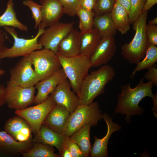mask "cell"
<instances>
[{"instance_id": "cell-1", "label": "cell", "mask_w": 157, "mask_h": 157, "mask_svg": "<svg viewBox=\"0 0 157 157\" xmlns=\"http://www.w3.org/2000/svg\"><path fill=\"white\" fill-rule=\"evenodd\" d=\"M153 86L150 81L144 83L143 78L134 88H131L129 83L121 85V92L118 96L117 105L114 110L115 114L119 113L126 115L125 119L127 123L130 122L131 116L142 114L144 110L142 107L139 106V104L146 97L153 98Z\"/></svg>"}, {"instance_id": "cell-2", "label": "cell", "mask_w": 157, "mask_h": 157, "mask_svg": "<svg viewBox=\"0 0 157 157\" xmlns=\"http://www.w3.org/2000/svg\"><path fill=\"white\" fill-rule=\"evenodd\" d=\"M115 75L114 68L107 64L88 74L80 87L79 105H88L93 102L95 98L104 92L106 85Z\"/></svg>"}, {"instance_id": "cell-3", "label": "cell", "mask_w": 157, "mask_h": 157, "mask_svg": "<svg viewBox=\"0 0 157 157\" xmlns=\"http://www.w3.org/2000/svg\"><path fill=\"white\" fill-rule=\"evenodd\" d=\"M147 11H142L133 23L135 35L129 43L122 45L121 53L123 58L131 64H137L144 57L150 44L145 33Z\"/></svg>"}, {"instance_id": "cell-4", "label": "cell", "mask_w": 157, "mask_h": 157, "mask_svg": "<svg viewBox=\"0 0 157 157\" xmlns=\"http://www.w3.org/2000/svg\"><path fill=\"white\" fill-rule=\"evenodd\" d=\"M56 54L72 91L78 96L82 83L92 67L90 58L80 54L70 57Z\"/></svg>"}, {"instance_id": "cell-5", "label": "cell", "mask_w": 157, "mask_h": 157, "mask_svg": "<svg viewBox=\"0 0 157 157\" xmlns=\"http://www.w3.org/2000/svg\"><path fill=\"white\" fill-rule=\"evenodd\" d=\"M101 111L97 102L88 105H79L69 116L62 134L69 137L76 132L88 124L96 126L102 117Z\"/></svg>"}, {"instance_id": "cell-6", "label": "cell", "mask_w": 157, "mask_h": 157, "mask_svg": "<svg viewBox=\"0 0 157 157\" xmlns=\"http://www.w3.org/2000/svg\"><path fill=\"white\" fill-rule=\"evenodd\" d=\"M3 28L13 38L14 43L12 47L7 48L1 54L0 56L1 60L4 58L25 56L35 51L42 49L43 47L38 42V38L45 29L38 28L34 37L26 39L19 37L17 32L14 28L5 26Z\"/></svg>"}, {"instance_id": "cell-7", "label": "cell", "mask_w": 157, "mask_h": 157, "mask_svg": "<svg viewBox=\"0 0 157 157\" xmlns=\"http://www.w3.org/2000/svg\"><path fill=\"white\" fill-rule=\"evenodd\" d=\"M40 81L52 76L61 68L56 54L44 48L28 55Z\"/></svg>"}, {"instance_id": "cell-8", "label": "cell", "mask_w": 157, "mask_h": 157, "mask_svg": "<svg viewBox=\"0 0 157 157\" xmlns=\"http://www.w3.org/2000/svg\"><path fill=\"white\" fill-rule=\"evenodd\" d=\"M56 104L50 94L43 102L33 106L16 110L15 113L27 122L32 132L36 135L47 116Z\"/></svg>"}, {"instance_id": "cell-9", "label": "cell", "mask_w": 157, "mask_h": 157, "mask_svg": "<svg viewBox=\"0 0 157 157\" xmlns=\"http://www.w3.org/2000/svg\"><path fill=\"white\" fill-rule=\"evenodd\" d=\"M6 84V103L9 108L16 110H21L34 103L35 89L34 86L23 87L9 81Z\"/></svg>"}, {"instance_id": "cell-10", "label": "cell", "mask_w": 157, "mask_h": 157, "mask_svg": "<svg viewBox=\"0 0 157 157\" xmlns=\"http://www.w3.org/2000/svg\"><path fill=\"white\" fill-rule=\"evenodd\" d=\"M74 22L63 23L58 21L50 26L41 35L38 40L44 48L56 54L61 41L72 30Z\"/></svg>"}, {"instance_id": "cell-11", "label": "cell", "mask_w": 157, "mask_h": 157, "mask_svg": "<svg viewBox=\"0 0 157 157\" xmlns=\"http://www.w3.org/2000/svg\"><path fill=\"white\" fill-rule=\"evenodd\" d=\"M28 56L23 57L10 70L9 81L24 88L33 86L40 81Z\"/></svg>"}, {"instance_id": "cell-12", "label": "cell", "mask_w": 157, "mask_h": 157, "mask_svg": "<svg viewBox=\"0 0 157 157\" xmlns=\"http://www.w3.org/2000/svg\"><path fill=\"white\" fill-rule=\"evenodd\" d=\"M71 88L67 78L60 83L51 94L56 104L64 106L70 113L79 105L78 96L71 90Z\"/></svg>"}, {"instance_id": "cell-13", "label": "cell", "mask_w": 157, "mask_h": 157, "mask_svg": "<svg viewBox=\"0 0 157 157\" xmlns=\"http://www.w3.org/2000/svg\"><path fill=\"white\" fill-rule=\"evenodd\" d=\"M117 48L114 36L101 38L95 51L90 57L92 67L106 65L115 56Z\"/></svg>"}, {"instance_id": "cell-14", "label": "cell", "mask_w": 157, "mask_h": 157, "mask_svg": "<svg viewBox=\"0 0 157 157\" xmlns=\"http://www.w3.org/2000/svg\"><path fill=\"white\" fill-rule=\"evenodd\" d=\"M102 117L106 124L107 132L105 136L101 139L94 136V143L90 151L92 157H108L107 147L109 139L112 133L121 129L119 125L112 121V118L108 114L104 113L102 114Z\"/></svg>"}, {"instance_id": "cell-15", "label": "cell", "mask_w": 157, "mask_h": 157, "mask_svg": "<svg viewBox=\"0 0 157 157\" xmlns=\"http://www.w3.org/2000/svg\"><path fill=\"white\" fill-rule=\"evenodd\" d=\"M67 77L62 68L52 76L37 83L35 88L37 90L34 103L37 104L42 103L48 98L58 85Z\"/></svg>"}, {"instance_id": "cell-16", "label": "cell", "mask_w": 157, "mask_h": 157, "mask_svg": "<svg viewBox=\"0 0 157 157\" xmlns=\"http://www.w3.org/2000/svg\"><path fill=\"white\" fill-rule=\"evenodd\" d=\"M42 16L38 28L45 29L59 21L64 14L63 8L58 0H40Z\"/></svg>"}, {"instance_id": "cell-17", "label": "cell", "mask_w": 157, "mask_h": 157, "mask_svg": "<svg viewBox=\"0 0 157 157\" xmlns=\"http://www.w3.org/2000/svg\"><path fill=\"white\" fill-rule=\"evenodd\" d=\"M5 131L15 140L21 142L31 140V128L27 122L19 116L7 120L4 125Z\"/></svg>"}, {"instance_id": "cell-18", "label": "cell", "mask_w": 157, "mask_h": 157, "mask_svg": "<svg viewBox=\"0 0 157 157\" xmlns=\"http://www.w3.org/2000/svg\"><path fill=\"white\" fill-rule=\"evenodd\" d=\"M31 140L23 142L15 140L6 131H0V153L8 155L22 154L33 145Z\"/></svg>"}, {"instance_id": "cell-19", "label": "cell", "mask_w": 157, "mask_h": 157, "mask_svg": "<svg viewBox=\"0 0 157 157\" xmlns=\"http://www.w3.org/2000/svg\"><path fill=\"white\" fill-rule=\"evenodd\" d=\"M70 113L64 106L56 104L44 120L43 124L62 134Z\"/></svg>"}, {"instance_id": "cell-20", "label": "cell", "mask_w": 157, "mask_h": 157, "mask_svg": "<svg viewBox=\"0 0 157 157\" xmlns=\"http://www.w3.org/2000/svg\"><path fill=\"white\" fill-rule=\"evenodd\" d=\"M81 32L72 30L59 43L57 53L66 57L77 56L80 53Z\"/></svg>"}, {"instance_id": "cell-21", "label": "cell", "mask_w": 157, "mask_h": 157, "mask_svg": "<svg viewBox=\"0 0 157 157\" xmlns=\"http://www.w3.org/2000/svg\"><path fill=\"white\" fill-rule=\"evenodd\" d=\"M38 142L55 147L60 153L67 138L63 134L55 131L42 124L36 135Z\"/></svg>"}, {"instance_id": "cell-22", "label": "cell", "mask_w": 157, "mask_h": 157, "mask_svg": "<svg viewBox=\"0 0 157 157\" xmlns=\"http://www.w3.org/2000/svg\"><path fill=\"white\" fill-rule=\"evenodd\" d=\"M81 32L80 54L90 57L100 43L101 38L94 28Z\"/></svg>"}, {"instance_id": "cell-23", "label": "cell", "mask_w": 157, "mask_h": 157, "mask_svg": "<svg viewBox=\"0 0 157 157\" xmlns=\"http://www.w3.org/2000/svg\"><path fill=\"white\" fill-rule=\"evenodd\" d=\"M93 28L99 32L101 38L114 36L117 29L112 20L111 13L95 16Z\"/></svg>"}, {"instance_id": "cell-24", "label": "cell", "mask_w": 157, "mask_h": 157, "mask_svg": "<svg viewBox=\"0 0 157 157\" xmlns=\"http://www.w3.org/2000/svg\"><path fill=\"white\" fill-rule=\"evenodd\" d=\"M111 14L117 30L122 34H126L130 29L131 23L126 9L116 1Z\"/></svg>"}, {"instance_id": "cell-25", "label": "cell", "mask_w": 157, "mask_h": 157, "mask_svg": "<svg viewBox=\"0 0 157 157\" xmlns=\"http://www.w3.org/2000/svg\"><path fill=\"white\" fill-rule=\"evenodd\" d=\"M90 124H88L72 134L69 139L77 144L80 147L84 157L90 156L92 147L90 141Z\"/></svg>"}, {"instance_id": "cell-26", "label": "cell", "mask_w": 157, "mask_h": 157, "mask_svg": "<svg viewBox=\"0 0 157 157\" xmlns=\"http://www.w3.org/2000/svg\"><path fill=\"white\" fill-rule=\"evenodd\" d=\"M14 7L13 0H8L6 9L0 16V27L7 26L27 31V26L21 23L17 19Z\"/></svg>"}, {"instance_id": "cell-27", "label": "cell", "mask_w": 157, "mask_h": 157, "mask_svg": "<svg viewBox=\"0 0 157 157\" xmlns=\"http://www.w3.org/2000/svg\"><path fill=\"white\" fill-rule=\"evenodd\" d=\"M157 62V47L149 44L144 58L137 64L129 76L131 78L135 77L136 73L153 66Z\"/></svg>"}, {"instance_id": "cell-28", "label": "cell", "mask_w": 157, "mask_h": 157, "mask_svg": "<svg viewBox=\"0 0 157 157\" xmlns=\"http://www.w3.org/2000/svg\"><path fill=\"white\" fill-rule=\"evenodd\" d=\"M23 157H60L54 153L52 146L38 142L33 144L31 149L22 154Z\"/></svg>"}, {"instance_id": "cell-29", "label": "cell", "mask_w": 157, "mask_h": 157, "mask_svg": "<svg viewBox=\"0 0 157 157\" xmlns=\"http://www.w3.org/2000/svg\"><path fill=\"white\" fill-rule=\"evenodd\" d=\"M76 15L79 19V28L80 32H84L93 28L95 16L92 11L87 10L81 6Z\"/></svg>"}, {"instance_id": "cell-30", "label": "cell", "mask_w": 157, "mask_h": 157, "mask_svg": "<svg viewBox=\"0 0 157 157\" xmlns=\"http://www.w3.org/2000/svg\"><path fill=\"white\" fill-rule=\"evenodd\" d=\"M115 2V0H96L92 10L95 16L111 13Z\"/></svg>"}, {"instance_id": "cell-31", "label": "cell", "mask_w": 157, "mask_h": 157, "mask_svg": "<svg viewBox=\"0 0 157 157\" xmlns=\"http://www.w3.org/2000/svg\"><path fill=\"white\" fill-rule=\"evenodd\" d=\"M23 4L28 7L31 11L32 17L35 21L34 28L37 29L42 20L41 5L35 3L33 0L24 1Z\"/></svg>"}, {"instance_id": "cell-32", "label": "cell", "mask_w": 157, "mask_h": 157, "mask_svg": "<svg viewBox=\"0 0 157 157\" xmlns=\"http://www.w3.org/2000/svg\"><path fill=\"white\" fill-rule=\"evenodd\" d=\"M62 6L64 14L74 17L81 7L79 0H58Z\"/></svg>"}, {"instance_id": "cell-33", "label": "cell", "mask_w": 157, "mask_h": 157, "mask_svg": "<svg viewBox=\"0 0 157 157\" xmlns=\"http://www.w3.org/2000/svg\"><path fill=\"white\" fill-rule=\"evenodd\" d=\"M147 0H130L131 10L129 15L131 24L138 18L142 12Z\"/></svg>"}, {"instance_id": "cell-34", "label": "cell", "mask_w": 157, "mask_h": 157, "mask_svg": "<svg viewBox=\"0 0 157 157\" xmlns=\"http://www.w3.org/2000/svg\"><path fill=\"white\" fill-rule=\"evenodd\" d=\"M70 151L72 157H84L80 147L75 143L67 138L64 144Z\"/></svg>"}, {"instance_id": "cell-35", "label": "cell", "mask_w": 157, "mask_h": 157, "mask_svg": "<svg viewBox=\"0 0 157 157\" xmlns=\"http://www.w3.org/2000/svg\"><path fill=\"white\" fill-rule=\"evenodd\" d=\"M145 33L148 40L150 44L157 45V26L156 25L146 24Z\"/></svg>"}, {"instance_id": "cell-36", "label": "cell", "mask_w": 157, "mask_h": 157, "mask_svg": "<svg viewBox=\"0 0 157 157\" xmlns=\"http://www.w3.org/2000/svg\"><path fill=\"white\" fill-rule=\"evenodd\" d=\"M144 78L152 83L153 86L157 85V68L154 65L147 69V71L144 74Z\"/></svg>"}, {"instance_id": "cell-37", "label": "cell", "mask_w": 157, "mask_h": 157, "mask_svg": "<svg viewBox=\"0 0 157 157\" xmlns=\"http://www.w3.org/2000/svg\"><path fill=\"white\" fill-rule=\"evenodd\" d=\"M81 6L89 11H92L94 6L96 0H79Z\"/></svg>"}, {"instance_id": "cell-38", "label": "cell", "mask_w": 157, "mask_h": 157, "mask_svg": "<svg viewBox=\"0 0 157 157\" xmlns=\"http://www.w3.org/2000/svg\"><path fill=\"white\" fill-rule=\"evenodd\" d=\"M8 38L5 33L0 28V56L3 52L7 48L5 46V42ZM1 60L0 59V64Z\"/></svg>"}, {"instance_id": "cell-39", "label": "cell", "mask_w": 157, "mask_h": 157, "mask_svg": "<svg viewBox=\"0 0 157 157\" xmlns=\"http://www.w3.org/2000/svg\"><path fill=\"white\" fill-rule=\"evenodd\" d=\"M6 87L0 84V108L6 103Z\"/></svg>"}, {"instance_id": "cell-40", "label": "cell", "mask_w": 157, "mask_h": 157, "mask_svg": "<svg viewBox=\"0 0 157 157\" xmlns=\"http://www.w3.org/2000/svg\"><path fill=\"white\" fill-rule=\"evenodd\" d=\"M115 1L126 9L129 15L131 10L130 0H115Z\"/></svg>"}, {"instance_id": "cell-41", "label": "cell", "mask_w": 157, "mask_h": 157, "mask_svg": "<svg viewBox=\"0 0 157 157\" xmlns=\"http://www.w3.org/2000/svg\"><path fill=\"white\" fill-rule=\"evenodd\" d=\"M157 0H147L142 11H147L156 4Z\"/></svg>"}, {"instance_id": "cell-42", "label": "cell", "mask_w": 157, "mask_h": 157, "mask_svg": "<svg viewBox=\"0 0 157 157\" xmlns=\"http://www.w3.org/2000/svg\"><path fill=\"white\" fill-rule=\"evenodd\" d=\"M59 154L60 157H72V156L70 151L68 149L64 146L62 148Z\"/></svg>"}, {"instance_id": "cell-43", "label": "cell", "mask_w": 157, "mask_h": 157, "mask_svg": "<svg viewBox=\"0 0 157 157\" xmlns=\"http://www.w3.org/2000/svg\"><path fill=\"white\" fill-rule=\"evenodd\" d=\"M157 92L156 94L154 95L153 98L152 99L153 103V110H156V107H157Z\"/></svg>"}, {"instance_id": "cell-44", "label": "cell", "mask_w": 157, "mask_h": 157, "mask_svg": "<svg viewBox=\"0 0 157 157\" xmlns=\"http://www.w3.org/2000/svg\"><path fill=\"white\" fill-rule=\"evenodd\" d=\"M148 24L152 25H156L157 24V17H156L152 20H150Z\"/></svg>"}, {"instance_id": "cell-45", "label": "cell", "mask_w": 157, "mask_h": 157, "mask_svg": "<svg viewBox=\"0 0 157 157\" xmlns=\"http://www.w3.org/2000/svg\"><path fill=\"white\" fill-rule=\"evenodd\" d=\"M5 72V71L3 69H0V78L1 76L3 75Z\"/></svg>"}]
</instances>
